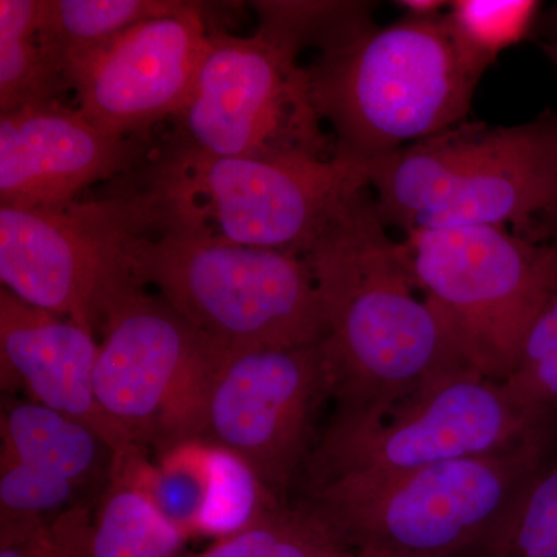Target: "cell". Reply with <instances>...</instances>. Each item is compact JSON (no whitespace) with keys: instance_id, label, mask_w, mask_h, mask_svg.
I'll list each match as a JSON object with an SVG mask.
<instances>
[{"instance_id":"obj_1","label":"cell","mask_w":557,"mask_h":557,"mask_svg":"<svg viewBox=\"0 0 557 557\" xmlns=\"http://www.w3.org/2000/svg\"><path fill=\"white\" fill-rule=\"evenodd\" d=\"M370 188L351 194L302 258L317 284L336 413L381 416L429 381L469 366L426 300ZM472 368V366H471Z\"/></svg>"},{"instance_id":"obj_2","label":"cell","mask_w":557,"mask_h":557,"mask_svg":"<svg viewBox=\"0 0 557 557\" xmlns=\"http://www.w3.org/2000/svg\"><path fill=\"white\" fill-rule=\"evenodd\" d=\"M490 65L460 42L448 16L375 24L319 51L311 100L335 156L369 168L463 123Z\"/></svg>"},{"instance_id":"obj_3","label":"cell","mask_w":557,"mask_h":557,"mask_svg":"<svg viewBox=\"0 0 557 557\" xmlns=\"http://www.w3.org/2000/svg\"><path fill=\"white\" fill-rule=\"evenodd\" d=\"M552 434L487 456L302 487L299 507L341 549L461 557L549 457Z\"/></svg>"},{"instance_id":"obj_4","label":"cell","mask_w":557,"mask_h":557,"mask_svg":"<svg viewBox=\"0 0 557 557\" xmlns=\"http://www.w3.org/2000/svg\"><path fill=\"white\" fill-rule=\"evenodd\" d=\"M369 185L388 228L512 226L530 236L557 201V113L518 126L463 121L372 161Z\"/></svg>"},{"instance_id":"obj_5","label":"cell","mask_w":557,"mask_h":557,"mask_svg":"<svg viewBox=\"0 0 557 557\" xmlns=\"http://www.w3.org/2000/svg\"><path fill=\"white\" fill-rule=\"evenodd\" d=\"M145 287L226 350L298 348L321 343L324 311L307 260L244 247L160 220L139 240Z\"/></svg>"},{"instance_id":"obj_6","label":"cell","mask_w":557,"mask_h":557,"mask_svg":"<svg viewBox=\"0 0 557 557\" xmlns=\"http://www.w3.org/2000/svg\"><path fill=\"white\" fill-rule=\"evenodd\" d=\"M127 177L156 197L164 222L300 256L344 200L370 188L368 166L336 156L212 159L160 149Z\"/></svg>"},{"instance_id":"obj_7","label":"cell","mask_w":557,"mask_h":557,"mask_svg":"<svg viewBox=\"0 0 557 557\" xmlns=\"http://www.w3.org/2000/svg\"><path fill=\"white\" fill-rule=\"evenodd\" d=\"M102 197L53 207L0 205V281L17 298L95 333L116 300L146 288L137 248L159 201L127 177Z\"/></svg>"},{"instance_id":"obj_8","label":"cell","mask_w":557,"mask_h":557,"mask_svg":"<svg viewBox=\"0 0 557 557\" xmlns=\"http://www.w3.org/2000/svg\"><path fill=\"white\" fill-rule=\"evenodd\" d=\"M401 245L413 284L458 354L504 383L557 288V248L504 226L412 231Z\"/></svg>"},{"instance_id":"obj_9","label":"cell","mask_w":557,"mask_h":557,"mask_svg":"<svg viewBox=\"0 0 557 557\" xmlns=\"http://www.w3.org/2000/svg\"><path fill=\"white\" fill-rule=\"evenodd\" d=\"M549 423L516 405L504 384L463 366L429 381L381 416L335 413L300 482L306 487L487 456L552 434Z\"/></svg>"},{"instance_id":"obj_10","label":"cell","mask_w":557,"mask_h":557,"mask_svg":"<svg viewBox=\"0 0 557 557\" xmlns=\"http://www.w3.org/2000/svg\"><path fill=\"white\" fill-rule=\"evenodd\" d=\"M298 58L260 30L249 38L212 32L211 49L161 149L212 159H333L335 145Z\"/></svg>"},{"instance_id":"obj_11","label":"cell","mask_w":557,"mask_h":557,"mask_svg":"<svg viewBox=\"0 0 557 557\" xmlns=\"http://www.w3.org/2000/svg\"><path fill=\"white\" fill-rule=\"evenodd\" d=\"M101 332L95 391L127 438L160 454L205 440L212 376L226 348L146 288L116 300Z\"/></svg>"},{"instance_id":"obj_12","label":"cell","mask_w":557,"mask_h":557,"mask_svg":"<svg viewBox=\"0 0 557 557\" xmlns=\"http://www.w3.org/2000/svg\"><path fill=\"white\" fill-rule=\"evenodd\" d=\"M333 398L321 343L225 350L207 406L205 440L242 458L281 502L317 446L319 412Z\"/></svg>"},{"instance_id":"obj_13","label":"cell","mask_w":557,"mask_h":557,"mask_svg":"<svg viewBox=\"0 0 557 557\" xmlns=\"http://www.w3.org/2000/svg\"><path fill=\"white\" fill-rule=\"evenodd\" d=\"M201 7L132 25L67 64L79 110L98 129L126 138L172 120L188 101L211 49Z\"/></svg>"},{"instance_id":"obj_14","label":"cell","mask_w":557,"mask_h":557,"mask_svg":"<svg viewBox=\"0 0 557 557\" xmlns=\"http://www.w3.org/2000/svg\"><path fill=\"white\" fill-rule=\"evenodd\" d=\"M150 153L149 138L106 134L61 102L13 110L0 115V203H69L138 170Z\"/></svg>"},{"instance_id":"obj_15","label":"cell","mask_w":557,"mask_h":557,"mask_svg":"<svg viewBox=\"0 0 557 557\" xmlns=\"http://www.w3.org/2000/svg\"><path fill=\"white\" fill-rule=\"evenodd\" d=\"M100 344L72 319L0 292V370L3 386H22L33 401L89 426L113 460L143 453L101 409L95 391Z\"/></svg>"},{"instance_id":"obj_16","label":"cell","mask_w":557,"mask_h":557,"mask_svg":"<svg viewBox=\"0 0 557 557\" xmlns=\"http://www.w3.org/2000/svg\"><path fill=\"white\" fill-rule=\"evenodd\" d=\"M2 454L76 487L100 474L109 446L89 426L39 405L17 403L2 417Z\"/></svg>"},{"instance_id":"obj_17","label":"cell","mask_w":557,"mask_h":557,"mask_svg":"<svg viewBox=\"0 0 557 557\" xmlns=\"http://www.w3.org/2000/svg\"><path fill=\"white\" fill-rule=\"evenodd\" d=\"M39 13L40 0H0V115L73 90L64 61L39 38Z\"/></svg>"},{"instance_id":"obj_18","label":"cell","mask_w":557,"mask_h":557,"mask_svg":"<svg viewBox=\"0 0 557 557\" xmlns=\"http://www.w3.org/2000/svg\"><path fill=\"white\" fill-rule=\"evenodd\" d=\"M109 485L91 519L87 557H182L186 537L152 498L121 472Z\"/></svg>"},{"instance_id":"obj_19","label":"cell","mask_w":557,"mask_h":557,"mask_svg":"<svg viewBox=\"0 0 557 557\" xmlns=\"http://www.w3.org/2000/svg\"><path fill=\"white\" fill-rule=\"evenodd\" d=\"M189 3L182 0H40L38 35L67 67L73 58L132 25L171 16Z\"/></svg>"},{"instance_id":"obj_20","label":"cell","mask_w":557,"mask_h":557,"mask_svg":"<svg viewBox=\"0 0 557 557\" xmlns=\"http://www.w3.org/2000/svg\"><path fill=\"white\" fill-rule=\"evenodd\" d=\"M461 557H557V458L549 457Z\"/></svg>"},{"instance_id":"obj_21","label":"cell","mask_w":557,"mask_h":557,"mask_svg":"<svg viewBox=\"0 0 557 557\" xmlns=\"http://www.w3.org/2000/svg\"><path fill=\"white\" fill-rule=\"evenodd\" d=\"M255 7L259 30L298 54L309 47L327 49L375 24L369 2H256Z\"/></svg>"},{"instance_id":"obj_22","label":"cell","mask_w":557,"mask_h":557,"mask_svg":"<svg viewBox=\"0 0 557 557\" xmlns=\"http://www.w3.org/2000/svg\"><path fill=\"white\" fill-rule=\"evenodd\" d=\"M282 507L242 458L214 445L212 482L194 536L226 537Z\"/></svg>"},{"instance_id":"obj_23","label":"cell","mask_w":557,"mask_h":557,"mask_svg":"<svg viewBox=\"0 0 557 557\" xmlns=\"http://www.w3.org/2000/svg\"><path fill=\"white\" fill-rule=\"evenodd\" d=\"M339 549L306 511L282 505L193 557H330Z\"/></svg>"},{"instance_id":"obj_24","label":"cell","mask_w":557,"mask_h":557,"mask_svg":"<svg viewBox=\"0 0 557 557\" xmlns=\"http://www.w3.org/2000/svg\"><path fill=\"white\" fill-rule=\"evenodd\" d=\"M502 384L520 408L552 421L557 412V288L531 322L515 368Z\"/></svg>"},{"instance_id":"obj_25","label":"cell","mask_w":557,"mask_h":557,"mask_svg":"<svg viewBox=\"0 0 557 557\" xmlns=\"http://www.w3.org/2000/svg\"><path fill=\"white\" fill-rule=\"evenodd\" d=\"M541 3L536 0H454L446 11L460 42L485 64L527 38Z\"/></svg>"},{"instance_id":"obj_26","label":"cell","mask_w":557,"mask_h":557,"mask_svg":"<svg viewBox=\"0 0 557 557\" xmlns=\"http://www.w3.org/2000/svg\"><path fill=\"white\" fill-rule=\"evenodd\" d=\"M91 519L86 508L73 507L53 523L44 520H2L0 557H87Z\"/></svg>"},{"instance_id":"obj_27","label":"cell","mask_w":557,"mask_h":557,"mask_svg":"<svg viewBox=\"0 0 557 557\" xmlns=\"http://www.w3.org/2000/svg\"><path fill=\"white\" fill-rule=\"evenodd\" d=\"M0 512L2 520H44L75 496L76 486L16 458L0 456Z\"/></svg>"},{"instance_id":"obj_28","label":"cell","mask_w":557,"mask_h":557,"mask_svg":"<svg viewBox=\"0 0 557 557\" xmlns=\"http://www.w3.org/2000/svg\"><path fill=\"white\" fill-rule=\"evenodd\" d=\"M449 3L445 0H398L394 5L405 11V16L437 17L445 14L443 11H448Z\"/></svg>"},{"instance_id":"obj_29","label":"cell","mask_w":557,"mask_h":557,"mask_svg":"<svg viewBox=\"0 0 557 557\" xmlns=\"http://www.w3.org/2000/svg\"><path fill=\"white\" fill-rule=\"evenodd\" d=\"M528 237L534 240L547 242V244L557 248V201L536 220Z\"/></svg>"},{"instance_id":"obj_30","label":"cell","mask_w":557,"mask_h":557,"mask_svg":"<svg viewBox=\"0 0 557 557\" xmlns=\"http://www.w3.org/2000/svg\"><path fill=\"white\" fill-rule=\"evenodd\" d=\"M544 51L557 67V36L552 40V42L545 44Z\"/></svg>"},{"instance_id":"obj_31","label":"cell","mask_w":557,"mask_h":557,"mask_svg":"<svg viewBox=\"0 0 557 557\" xmlns=\"http://www.w3.org/2000/svg\"><path fill=\"white\" fill-rule=\"evenodd\" d=\"M330 557H370L368 555H362V553L350 552V549H339L335 555Z\"/></svg>"}]
</instances>
